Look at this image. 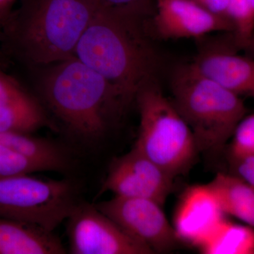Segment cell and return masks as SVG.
I'll use <instances>...</instances> for the list:
<instances>
[{
    "mask_svg": "<svg viewBox=\"0 0 254 254\" xmlns=\"http://www.w3.org/2000/svg\"><path fill=\"white\" fill-rule=\"evenodd\" d=\"M16 1L17 0H0V30L12 14Z\"/></svg>",
    "mask_w": 254,
    "mask_h": 254,
    "instance_id": "cell-24",
    "label": "cell"
},
{
    "mask_svg": "<svg viewBox=\"0 0 254 254\" xmlns=\"http://www.w3.org/2000/svg\"><path fill=\"white\" fill-rule=\"evenodd\" d=\"M43 171L41 167L30 161L0 141V178Z\"/></svg>",
    "mask_w": 254,
    "mask_h": 254,
    "instance_id": "cell-20",
    "label": "cell"
},
{
    "mask_svg": "<svg viewBox=\"0 0 254 254\" xmlns=\"http://www.w3.org/2000/svg\"><path fill=\"white\" fill-rule=\"evenodd\" d=\"M94 205L153 254L175 250L180 241L163 212V205L154 200L115 195Z\"/></svg>",
    "mask_w": 254,
    "mask_h": 254,
    "instance_id": "cell-7",
    "label": "cell"
},
{
    "mask_svg": "<svg viewBox=\"0 0 254 254\" xmlns=\"http://www.w3.org/2000/svg\"><path fill=\"white\" fill-rule=\"evenodd\" d=\"M63 254L66 250L53 232L0 217V254Z\"/></svg>",
    "mask_w": 254,
    "mask_h": 254,
    "instance_id": "cell-14",
    "label": "cell"
},
{
    "mask_svg": "<svg viewBox=\"0 0 254 254\" xmlns=\"http://www.w3.org/2000/svg\"><path fill=\"white\" fill-rule=\"evenodd\" d=\"M252 4H253V6L254 8V0H252Z\"/></svg>",
    "mask_w": 254,
    "mask_h": 254,
    "instance_id": "cell-27",
    "label": "cell"
},
{
    "mask_svg": "<svg viewBox=\"0 0 254 254\" xmlns=\"http://www.w3.org/2000/svg\"><path fill=\"white\" fill-rule=\"evenodd\" d=\"M224 214L254 229V189L236 175L219 173L208 184Z\"/></svg>",
    "mask_w": 254,
    "mask_h": 254,
    "instance_id": "cell-15",
    "label": "cell"
},
{
    "mask_svg": "<svg viewBox=\"0 0 254 254\" xmlns=\"http://www.w3.org/2000/svg\"><path fill=\"white\" fill-rule=\"evenodd\" d=\"M223 220V211L210 187L193 185L182 193L173 225L180 241L198 247Z\"/></svg>",
    "mask_w": 254,
    "mask_h": 254,
    "instance_id": "cell-12",
    "label": "cell"
},
{
    "mask_svg": "<svg viewBox=\"0 0 254 254\" xmlns=\"http://www.w3.org/2000/svg\"><path fill=\"white\" fill-rule=\"evenodd\" d=\"M0 141L9 148L41 167L43 171L67 170V155L58 145L48 140L21 132L0 133Z\"/></svg>",
    "mask_w": 254,
    "mask_h": 254,
    "instance_id": "cell-16",
    "label": "cell"
},
{
    "mask_svg": "<svg viewBox=\"0 0 254 254\" xmlns=\"http://www.w3.org/2000/svg\"><path fill=\"white\" fill-rule=\"evenodd\" d=\"M233 175L240 177L254 189V155L231 159Z\"/></svg>",
    "mask_w": 254,
    "mask_h": 254,
    "instance_id": "cell-22",
    "label": "cell"
},
{
    "mask_svg": "<svg viewBox=\"0 0 254 254\" xmlns=\"http://www.w3.org/2000/svg\"><path fill=\"white\" fill-rule=\"evenodd\" d=\"M232 138L231 159L254 155V113L241 120Z\"/></svg>",
    "mask_w": 254,
    "mask_h": 254,
    "instance_id": "cell-19",
    "label": "cell"
},
{
    "mask_svg": "<svg viewBox=\"0 0 254 254\" xmlns=\"http://www.w3.org/2000/svg\"><path fill=\"white\" fill-rule=\"evenodd\" d=\"M228 14L235 27V41L241 50L254 35V8L252 0H229Z\"/></svg>",
    "mask_w": 254,
    "mask_h": 254,
    "instance_id": "cell-18",
    "label": "cell"
},
{
    "mask_svg": "<svg viewBox=\"0 0 254 254\" xmlns=\"http://www.w3.org/2000/svg\"><path fill=\"white\" fill-rule=\"evenodd\" d=\"M70 253L73 254H150L95 205L78 203L66 219Z\"/></svg>",
    "mask_w": 254,
    "mask_h": 254,
    "instance_id": "cell-8",
    "label": "cell"
},
{
    "mask_svg": "<svg viewBox=\"0 0 254 254\" xmlns=\"http://www.w3.org/2000/svg\"><path fill=\"white\" fill-rule=\"evenodd\" d=\"M106 9L119 10L145 18H150L154 11L152 0H98Z\"/></svg>",
    "mask_w": 254,
    "mask_h": 254,
    "instance_id": "cell-21",
    "label": "cell"
},
{
    "mask_svg": "<svg viewBox=\"0 0 254 254\" xmlns=\"http://www.w3.org/2000/svg\"><path fill=\"white\" fill-rule=\"evenodd\" d=\"M147 28L163 39L201 38L215 32L234 33L231 20L190 0H157Z\"/></svg>",
    "mask_w": 254,
    "mask_h": 254,
    "instance_id": "cell-10",
    "label": "cell"
},
{
    "mask_svg": "<svg viewBox=\"0 0 254 254\" xmlns=\"http://www.w3.org/2000/svg\"><path fill=\"white\" fill-rule=\"evenodd\" d=\"M98 0H21L1 30L0 42L16 59L43 67L68 59L101 8Z\"/></svg>",
    "mask_w": 254,
    "mask_h": 254,
    "instance_id": "cell-2",
    "label": "cell"
},
{
    "mask_svg": "<svg viewBox=\"0 0 254 254\" xmlns=\"http://www.w3.org/2000/svg\"><path fill=\"white\" fill-rule=\"evenodd\" d=\"M241 50L245 52V55L254 59V35L242 46Z\"/></svg>",
    "mask_w": 254,
    "mask_h": 254,
    "instance_id": "cell-25",
    "label": "cell"
},
{
    "mask_svg": "<svg viewBox=\"0 0 254 254\" xmlns=\"http://www.w3.org/2000/svg\"><path fill=\"white\" fill-rule=\"evenodd\" d=\"M140 115L134 148L175 178L187 173L198 151L190 127L155 81L138 91Z\"/></svg>",
    "mask_w": 254,
    "mask_h": 254,
    "instance_id": "cell-5",
    "label": "cell"
},
{
    "mask_svg": "<svg viewBox=\"0 0 254 254\" xmlns=\"http://www.w3.org/2000/svg\"><path fill=\"white\" fill-rule=\"evenodd\" d=\"M41 68L38 88L42 98L76 136L99 138L129 106L112 83L74 55Z\"/></svg>",
    "mask_w": 254,
    "mask_h": 254,
    "instance_id": "cell-3",
    "label": "cell"
},
{
    "mask_svg": "<svg viewBox=\"0 0 254 254\" xmlns=\"http://www.w3.org/2000/svg\"><path fill=\"white\" fill-rule=\"evenodd\" d=\"M78 202L68 180H42L26 175L0 178V217L33 224L53 232Z\"/></svg>",
    "mask_w": 254,
    "mask_h": 254,
    "instance_id": "cell-6",
    "label": "cell"
},
{
    "mask_svg": "<svg viewBox=\"0 0 254 254\" xmlns=\"http://www.w3.org/2000/svg\"><path fill=\"white\" fill-rule=\"evenodd\" d=\"M48 125L38 100L0 66V133H31Z\"/></svg>",
    "mask_w": 254,
    "mask_h": 254,
    "instance_id": "cell-13",
    "label": "cell"
},
{
    "mask_svg": "<svg viewBox=\"0 0 254 254\" xmlns=\"http://www.w3.org/2000/svg\"><path fill=\"white\" fill-rule=\"evenodd\" d=\"M148 20L101 7L78 42L74 56L106 78L131 104L155 81L158 55L150 41Z\"/></svg>",
    "mask_w": 254,
    "mask_h": 254,
    "instance_id": "cell-1",
    "label": "cell"
},
{
    "mask_svg": "<svg viewBox=\"0 0 254 254\" xmlns=\"http://www.w3.org/2000/svg\"><path fill=\"white\" fill-rule=\"evenodd\" d=\"M205 254H254V230L224 219L198 247Z\"/></svg>",
    "mask_w": 254,
    "mask_h": 254,
    "instance_id": "cell-17",
    "label": "cell"
},
{
    "mask_svg": "<svg viewBox=\"0 0 254 254\" xmlns=\"http://www.w3.org/2000/svg\"><path fill=\"white\" fill-rule=\"evenodd\" d=\"M233 34L230 33L216 48L200 50L193 62L207 76L239 96L254 98V59L237 54Z\"/></svg>",
    "mask_w": 254,
    "mask_h": 254,
    "instance_id": "cell-11",
    "label": "cell"
},
{
    "mask_svg": "<svg viewBox=\"0 0 254 254\" xmlns=\"http://www.w3.org/2000/svg\"><path fill=\"white\" fill-rule=\"evenodd\" d=\"M174 179L133 147L112 162L98 195L110 191L117 196L148 198L163 206Z\"/></svg>",
    "mask_w": 254,
    "mask_h": 254,
    "instance_id": "cell-9",
    "label": "cell"
},
{
    "mask_svg": "<svg viewBox=\"0 0 254 254\" xmlns=\"http://www.w3.org/2000/svg\"><path fill=\"white\" fill-rule=\"evenodd\" d=\"M190 1L196 3L213 14L230 18L228 14L229 0H190Z\"/></svg>",
    "mask_w": 254,
    "mask_h": 254,
    "instance_id": "cell-23",
    "label": "cell"
},
{
    "mask_svg": "<svg viewBox=\"0 0 254 254\" xmlns=\"http://www.w3.org/2000/svg\"><path fill=\"white\" fill-rule=\"evenodd\" d=\"M170 88V100L190 127L198 153L223 150L247 115L241 97L207 76L193 63L174 70Z\"/></svg>",
    "mask_w": 254,
    "mask_h": 254,
    "instance_id": "cell-4",
    "label": "cell"
},
{
    "mask_svg": "<svg viewBox=\"0 0 254 254\" xmlns=\"http://www.w3.org/2000/svg\"><path fill=\"white\" fill-rule=\"evenodd\" d=\"M0 36H1V30H0ZM1 50L0 49V58H1ZM0 60H1V58H0Z\"/></svg>",
    "mask_w": 254,
    "mask_h": 254,
    "instance_id": "cell-26",
    "label": "cell"
}]
</instances>
